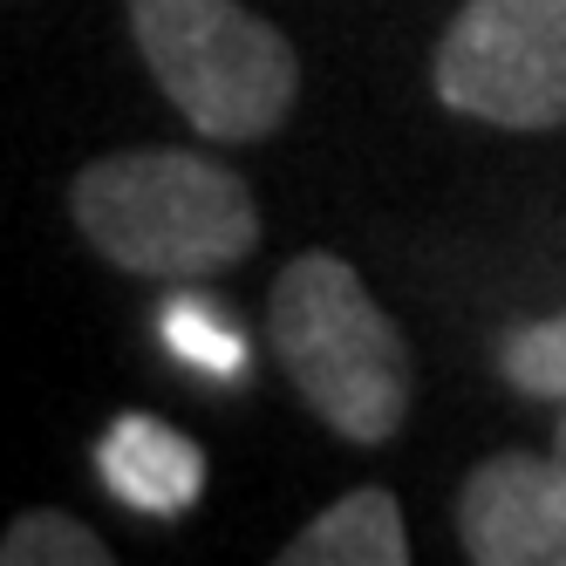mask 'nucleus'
I'll list each match as a JSON object with an SVG mask.
<instances>
[{
  "label": "nucleus",
  "mask_w": 566,
  "mask_h": 566,
  "mask_svg": "<svg viewBox=\"0 0 566 566\" xmlns=\"http://www.w3.org/2000/svg\"><path fill=\"white\" fill-rule=\"evenodd\" d=\"M266 335L301 402L348 443H382L410 417V348L342 253H294L266 294Z\"/></svg>",
  "instance_id": "1"
},
{
  "label": "nucleus",
  "mask_w": 566,
  "mask_h": 566,
  "mask_svg": "<svg viewBox=\"0 0 566 566\" xmlns=\"http://www.w3.org/2000/svg\"><path fill=\"white\" fill-rule=\"evenodd\" d=\"M83 239L124 273L198 280L260 247V206L232 171L191 150H116L69 185Z\"/></svg>",
  "instance_id": "2"
},
{
  "label": "nucleus",
  "mask_w": 566,
  "mask_h": 566,
  "mask_svg": "<svg viewBox=\"0 0 566 566\" xmlns=\"http://www.w3.org/2000/svg\"><path fill=\"white\" fill-rule=\"evenodd\" d=\"M124 8L157 90L198 137L253 144L280 130L301 90V62L273 21L239 0H124Z\"/></svg>",
  "instance_id": "3"
},
{
  "label": "nucleus",
  "mask_w": 566,
  "mask_h": 566,
  "mask_svg": "<svg viewBox=\"0 0 566 566\" xmlns=\"http://www.w3.org/2000/svg\"><path fill=\"white\" fill-rule=\"evenodd\" d=\"M437 96L499 130L566 124V0H464L437 42Z\"/></svg>",
  "instance_id": "4"
},
{
  "label": "nucleus",
  "mask_w": 566,
  "mask_h": 566,
  "mask_svg": "<svg viewBox=\"0 0 566 566\" xmlns=\"http://www.w3.org/2000/svg\"><path fill=\"white\" fill-rule=\"evenodd\" d=\"M458 546L478 566H566V471L553 451L484 458L458 492Z\"/></svg>",
  "instance_id": "5"
},
{
  "label": "nucleus",
  "mask_w": 566,
  "mask_h": 566,
  "mask_svg": "<svg viewBox=\"0 0 566 566\" xmlns=\"http://www.w3.org/2000/svg\"><path fill=\"white\" fill-rule=\"evenodd\" d=\"M96 471L116 499L150 518H178L206 492V451L165 417H116L109 437L96 443Z\"/></svg>",
  "instance_id": "6"
},
{
  "label": "nucleus",
  "mask_w": 566,
  "mask_h": 566,
  "mask_svg": "<svg viewBox=\"0 0 566 566\" xmlns=\"http://www.w3.org/2000/svg\"><path fill=\"white\" fill-rule=\"evenodd\" d=\"M402 559H410V533H402L396 499L376 484L335 499L280 546V566H402Z\"/></svg>",
  "instance_id": "7"
},
{
  "label": "nucleus",
  "mask_w": 566,
  "mask_h": 566,
  "mask_svg": "<svg viewBox=\"0 0 566 566\" xmlns=\"http://www.w3.org/2000/svg\"><path fill=\"white\" fill-rule=\"evenodd\" d=\"M0 559H8V566H109V546L90 533L83 518L42 505V512H21V518L8 525Z\"/></svg>",
  "instance_id": "8"
},
{
  "label": "nucleus",
  "mask_w": 566,
  "mask_h": 566,
  "mask_svg": "<svg viewBox=\"0 0 566 566\" xmlns=\"http://www.w3.org/2000/svg\"><path fill=\"white\" fill-rule=\"evenodd\" d=\"M499 369L518 396H539V402H566V314L553 321H525L499 342Z\"/></svg>",
  "instance_id": "9"
},
{
  "label": "nucleus",
  "mask_w": 566,
  "mask_h": 566,
  "mask_svg": "<svg viewBox=\"0 0 566 566\" xmlns=\"http://www.w3.org/2000/svg\"><path fill=\"white\" fill-rule=\"evenodd\" d=\"M165 342H171V355H185L191 369H206V376H219V382H232L239 369H247V335H239L219 307L171 301V307H165Z\"/></svg>",
  "instance_id": "10"
},
{
  "label": "nucleus",
  "mask_w": 566,
  "mask_h": 566,
  "mask_svg": "<svg viewBox=\"0 0 566 566\" xmlns=\"http://www.w3.org/2000/svg\"><path fill=\"white\" fill-rule=\"evenodd\" d=\"M553 464L566 471V417H559V430H553Z\"/></svg>",
  "instance_id": "11"
}]
</instances>
